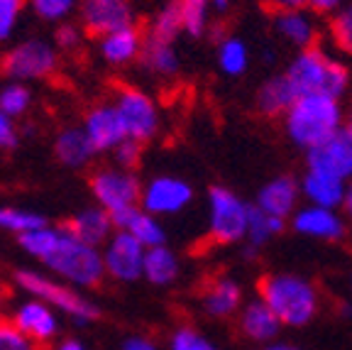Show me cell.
I'll return each mask as SVG.
<instances>
[{"label":"cell","mask_w":352,"mask_h":350,"mask_svg":"<svg viewBox=\"0 0 352 350\" xmlns=\"http://www.w3.org/2000/svg\"><path fill=\"white\" fill-rule=\"evenodd\" d=\"M257 291L279 321L289 326L308 323L318 309V294L314 287L292 274H267L257 282Z\"/></svg>","instance_id":"cell-1"},{"label":"cell","mask_w":352,"mask_h":350,"mask_svg":"<svg viewBox=\"0 0 352 350\" xmlns=\"http://www.w3.org/2000/svg\"><path fill=\"white\" fill-rule=\"evenodd\" d=\"M286 79L292 81L294 91L298 96H330L338 99L347 86V69L342 64L330 61L328 56L320 52L318 42L306 47L292 69L286 72Z\"/></svg>","instance_id":"cell-2"},{"label":"cell","mask_w":352,"mask_h":350,"mask_svg":"<svg viewBox=\"0 0 352 350\" xmlns=\"http://www.w3.org/2000/svg\"><path fill=\"white\" fill-rule=\"evenodd\" d=\"M44 265L50 269H54L56 274L66 277L69 282L78 287H98L103 282V277L108 274L105 269V260L94 245L78 240L76 236H72L69 230L61 225V236L56 247L50 252V258L44 260Z\"/></svg>","instance_id":"cell-3"},{"label":"cell","mask_w":352,"mask_h":350,"mask_svg":"<svg viewBox=\"0 0 352 350\" xmlns=\"http://www.w3.org/2000/svg\"><path fill=\"white\" fill-rule=\"evenodd\" d=\"M340 125V108L330 96H298L292 110L286 113L289 135L308 150L333 137Z\"/></svg>","instance_id":"cell-4"},{"label":"cell","mask_w":352,"mask_h":350,"mask_svg":"<svg viewBox=\"0 0 352 350\" xmlns=\"http://www.w3.org/2000/svg\"><path fill=\"white\" fill-rule=\"evenodd\" d=\"M91 192L100 208H105L110 218L127 214L132 208H140L142 201V186L132 172L120 169H96L88 179Z\"/></svg>","instance_id":"cell-5"},{"label":"cell","mask_w":352,"mask_h":350,"mask_svg":"<svg viewBox=\"0 0 352 350\" xmlns=\"http://www.w3.org/2000/svg\"><path fill=\"white\" fill-rule=\"evenodd\" d=\"M59 69V56L47 42L28 39L3 56L0 72L10 79H50Z\"/></svg>","instance_id":"cell-6"},{"label":"cell","mask_w":352,"mask_h":350,"mask_svg":"<svg viewBox=\"0 0 352 350\" xmlns=\"http://www.w3.org/2000/svg\"><path fill=\"white\" fill-rule=\"evenodd\" d=\"M17 285L25 291H30V294H34L39 301L61 309V311L78 318V321H94V318H98V309H96L94 304H88V301L83 299V296H78L74 289H69V287H64V285H56V282L42 277V274L17 272Z\"/></svg>","instance_id":"cell-7"},{"label":"cell","mask_w":352,"mask_h":350,"mask_svg":"<svg viewBox=\"0 0 352 350\" xmlns=\"http://www.w3.org/2000/svg\"><path fill=\"white\" fill-rule=\"evenodd\" d=\"M248 225V208L242 206L235 194H230L223 186L210 189V240L215 245H228V243L240 240Z\"/></svg>","instance_id":"cell-8"},{"label":"cell","mask_w":352,"mask_h":350,"mask_svg":"<svg viewBox=\"0 0 352 350\" xmlns=\"http://www.w3.org/2000/svg\"><path fill=\"white\" fill-rule=\"evenodd\" d=\"M118 115H120L125 135L138 143H147L149 137L157 132V108L142 91L130 86L118 88L116 101Z\"/></svg>","instance_id":"cell-9"},{"label":"cell","mask_w":352,"mask_h":350,"mask_svg":"<svg viewBox=\"0 0 352 350\" xmlns=\"http://www.w3.org/2000/svg\"><path fill=\"white\" fill-rule=\"evenodd\" d=\"M144 255H147V247L138 238L127 230H118V236L110 238L103 252L105 269L110 277L120 282H132L140 274H144Z\"/></svg>","instance_id":"cell-10"},{"label":"cell","mask_w":352,"mask_h":350,"mask_svg":"<svg viewBox=\"0 0 352 350\" xmlns=\"http://www.w3.org/2000/svg\"><path fill=\"white\" fill-rule=\"evenodd\" d=\"M308 169L314 174H323L342 181L352 176V140L342 132L323 140L320 145L308 150Z\"/></svg>","instance_id":"cell-11"},{"label":"cell","mask_w":352,"mask_h":350,"mask_svg":"<svg viewBox=\"0 0 352 350\" xmlns=\"http://www.w3.org/2000/svg\"><path fill=\"white\" fill-rule=\"evenodd\" d=\"M83 28L91 37H105L120 28L132 25V12L127 0H83Z\"/></svg>","instance_id":"cell-12"},{"label":"cell","mask_w":352,"mask_h":350,"mask_svg":"<svg viewBox=\"0 0 352 350\" xmlns=\"http://www.w3.org/2000/svg\"><path fill=\"white\" fill-rule=\"evenodd\" d=\"M83 130H86L96 152H105V150L118 147L127 137L120 115H118V108L108 103H98L88 110L86 121H83Z\"/></svg>","instance_id":"cell-13"},{"label":"cell","mask_w":352,"mask_h":350,"mask_svg":"<svg viewBox=\"0 0 352 350\" xmlns=\"http://www.w3.org/2000/svg\"><path fill=\"white\" fill-rule=\"evenodd\" d=\"M12 323L37 345L50 343L56 336V318L52 313V307L39 299L22 304L12 316Z\"/></svg>","instance_id":"cell-14"},{"label":"cell","mask_w":352,"mask_h":350,"mask_svg":"<svg viewBox=\"0 0 352 350\" xmlns=\"http://www.w3.org/2000/svg\"><path fill=\"white\" fill-rule=\"evenodd\" d=\"M188 201H191L188 184L179 179H169V176L154 179L142 194V203L149 214H174V211L186 206Z\"/></svg>","instance_id":"cell-15"},{"label":"cell","mask_w":352,"mask_h":350,"mask_svg":"<svg viewBox=\"0 0 352 350\" xmlns=\"http://www.w3.org/2000/svg\"><path fill=\"white\" fill-rule=\"evenodd\" d=\"M113 225L116 223H113L110 214L105 211V208L98 206V208H86V211H81L78 216H74L72 220H66L64 228L69 230L72 236H76L78 240L96 247L110 236Z\"/></svg>","instance_id":"cell-16"},{"label":"cell","mask_w":352,"mask_h":350,"mask_svg":"<svg viewBox=\"0 0 352 350\" xmlns=\"http://www.w3.org/2000/svg\"><path fill=\"white\" fill-rule=\"evenodd\" d=\"M144 37L138 28H120L116 32L100 37V52L110 64H125V61L135 59L138 54H142Z\"/></svg>","instance_id":"cell-17"},{"label":"cell","mask_w":352,"mask_h":350,"mask_svg":"<svg viewBox=\"0 0 352 350\" xmlns=\"http://www.w3.org/2000/svg\"><path fill=\"white\" fill-rule=\"evenodd\" d=\"M96 147L88 140L86 130H78V127H66L59 132L54 143V154L61 165L66 167H83L91 162Z\"/></svg>","instance_id":"cell-18"},{"label":"cell","mask_w":352,"mask_h":350,"mask_svg":"<svg viewBox=\"0 0 352 350\" xmlns=\"http://www.w3.org/2000/svg\"><path fill=\"white\" fill-rule=\"evenodd\" d=\"M201 299H204V307L210 316H232L235 309L240 307V287L230 279H210L201 291Z\"/></svg>","instance_id":"cell-19"},{"label":"cell","mask_w":352,"mask_h":350,"mask_svg":"<svg viewBox=\"0 0 352 350\" xmlns=\"http://www.w3.org/2000/svg\"><path fill=\"white\" fill-rule=\"evenodd\" d=\"M298 93L294 91L292 81L286 76H279V79H272L270 83H264L259 88V96H257V108L262 115L267 118H276L281 113H289L292 105L296 103Z\"/></svg>","instance_id":"cell-20"},{"label":"cell","mask_w":352,"mask_h":350,"mask_svg":"<svg viewBox=\"0 0 352 350\" xmlns=\"http://www.w3.org/2000/svg\"><path fill=\"white\" fill-rule=\"evenodd\" d=\"M113 223H116L118 230L132 233L144 247H157L164 243V230H162L160 223L149 216V211H142V208H132L127 214L113 218Z\"/></svg>","instance_id":"cell-21"},{"label":"cell","mask_w":352,"mask_h":350,"mask_svg":"<svg viewBox=\"0 0 352 350\" xmlns=\"http://www.w3.org/2000/svg\"><path fill=\"white\" fill-rule=\"evenodd\" d=\"M279 316L264 301L250 304L240 318V331L252 340H270L279 333Z\"/></svg>","instance_id":"cell-22"},{"label":"cell","mask_w":352,"mask_h":350,"mask_svg":"<svg viewBox=\"0 0 352 350\" xmlns=\"http://www.w3.org/2000/svg\"><path fill=\"white\" fill-rule=\"evenodd\" d=\"M294 203H296V181L289 176H281V179L267 184L259 194V208L276 218H284L294 208Z\"/></svg>","instance_id":"cell-23"},{"label":"cell","mask_w":352,"mask_h":350,"mask_svg":"<svg viewBox=\"0 0 352 350\" xmlns=\"http://www.w3.org/2000/svg\"><path fill=\"white\" fill-rule=\"evenodd\" d=\"M176 274H179V262H176L174 252L166 250L164 245L147 247V255H144V277L152 285H169V282L176 279Z\"/></svg>","instance_id":"cell-24"},{"label":"cell","mask_w":352,"mask_h":350,"mask_svg":"<svg viewBox=\"0 0 352 350\" xmlns=\"http://www.w3.org/2000/svg\"><path fill=\"white\" fill-rule=\"evenodd\" d=\"M296 230L308 233V236H318V238H340L342 236V223L336 216L325 211L323 206L311 208V211H303L296 216Z\"/></svg>","instance_id":"cell-25"},{"label":"cell","mask_w":352,"mask_h":350,"mask_svg":"<svg viewBox=\"0 0 352 350\" xmlns=\"http://www.w3.org/2000/svg\"><path fill=\"white\" fill-rule=\"evenodd\" d=\"M142 61L147 69H152V72H157V74H174L176 72V54H174V50H171V44L149 37V34L144 37Z\"/></svg>","instance_id":"cell-26"},{"label":"cell","mask_w":352,"mask_h":350,"mask_svg":"<svg viewBox=\"0 0 352 350\" xmlns=\"http://www.w3.org/2000/svg\"><path fill=\"white\" fill-rule=\"evenodd\" d=\"M303 189L311 198H314L318 206L328 208V206H336L338 201L342 198V184L338 179H330V176L323 174H314V172H308L306 181H303Z\"/></svg>","instance_id":"cell-27"},{"label":"cell","mask_w":352,"mask_h":350,"mask_svg":"<svg viewBox=\"0 0 352 350\" xmlns=\"http://www.w3.org/2000/svg\"><path fill=\"white\" fill-rule=\"evenodd\" d=\"M59 236H61V225L59 228L42 225V228L30 230V233L20 236V245L25 247L30 255H34V258H39L44 262V260L50 258V252L56 247V243H59Z\"/></svg>","instance_id":"cell-28"},{"label":"cell","mask_w":352,"mask_h":350,"mask_svg":"<svg viewBox=\"0 0 352 350\" xmlns=\"http://www.w3.org/2000/svg\"><path fill=\"white\" fill-rule=\"evenodd\" d=\"M184 28V17H182V3L179 0H171L169 6L164 8V10L157 15V20H154L152 25V32H149V37L154 39H162V42H169L179 34V30Z\"/></svg>","instance_id":"cell-29"},{"label":"cell","mask_w":352,"mask_h":350,"mask_svg":"<svg viewBox=\"0 0 352 350\" xmlns=\"http://www.w3.org/2000/svg\"><path fill=\"white\" fill-rule=\"evenodd\" d=\"M47 225V220L39 214L32 211H22V208H0V228L17 233V236H25L30 230H37Z\"/></svg>","instance_id":"cell-30"},{"label":"cell","mask_w":352,"mask_h":350,"mask_svg":"<svg viewBox=\"0 0 352 350\" xmlns=\"http://www.w3.org/2000/svg\"><path fill=\"white\" fill-rule=\"evenodd\" d=\"M276 17H279V30L289 39H294L296 44H303V47L316 44V32L298 12H279Z\"/></svg>","instance_id":"cell-31"},{"label":"cell","mask_w":352,"mask_h":350,"mask_svg":"<svg viewBox=\"0 0 352 350\" xmlns=\"http://www.w3.org/2000/svg\"><path fill=\"white\" fill-rule=\"evenodd\" d=\"M30 101H32V96L20 83H12V86H6L0 91V110L10 118H20V115L28 113Z\"/></svg>","instance_id":"cell-32"},{"label":"cell","mask_w":352,"mask_h":350,"mask_svg":"<svg viewBox=\"0 0 352 350\" xmlns=\"http://www.w3.org/2000/svg\"><path fill=\"white\" fill-rule=\"evenodd\" d=\"M250 214V233H252V240L254 243H262L272 236V233H279L284 228V218H276V216L264 214L262 208H248Z\"/></svg>","instance_id":"cell-33"},{"label":"cell","mask_w":352,"mask_h":350,"mask_svg":"<svg viewBox=\"0 0 352 350\" xmlns=\"http://www.w3.org/2000/svg\"><path fill=\"white\" fill-rule=\"evenodd\" d=\"M182 3V17H184V28L198 37L206 28V8H208V0H179Z\"/></svg>","instance_id":"cell-34"},{"label":"cell","mask_w":352,"mask_h":350,"mask_svg":"<svg viewBox=\"0 0 352 350\" xmlns=\"http://www.w3.org/2000/svg\"><path fill=\"white\" fill-rule=\"evenodd\" d=\"M330 34L336 39V44L342 52L352 54V3L330 22Z\"/></svg>","instance_id":"cell-35"},{"label":"cell","mask_w":352,"mask_h":350,"mask_svg":"<svg viewBox=\"0 0 352 350\" xmlns=\"http://www.w3.org/2000/svg\"><path fill=\"white\" fill-rule=\"evenodd\" d=\"M0 350H37V343H32L12 321H0Z\"/></svg>","instance_id":"cell-36"},{"label":"cell","mask_w":352,"mask_h":350,"mask_svg":"<svg viewBox=\"0 0 352 350\" xmlns=\"http://www.w3.org/2000/svg\"><path fill=\"white\" fill-rule=\"evenodd\" d=\"M42 20H61L76 8L78 0H30Z\"/></svg>","instance_id":"cell-37"},{"label":"cell","mask_w":352,"mask_h":350,"mask_svg":"<svg viewBox=\"0 0 352 350\" xmlns=\"http://www.w3.org/2000/svg\"><path fill=\"white\" fill-rule=\"evenodd\" d=\"M220 64L228 74H240L245 69V47L237 39L228 37L220 50Z\"/></svg>","instance_id":"cell-38"},{"label":"cell","mask_w":352,"mask_h":350,"mask_svg":"<svg viewBox=\"0 0 352 350\" xmlns=\"http://www.w3.org/2000/svg\"><path fill=\"white\" fill-rule=\"evenodd\" d=\"M142 145L144 143H138V140H130L125 137L120 145L116 147V157H118V165L122 169L132 172L135 167H140V159H142Z\"/></svg>","instance_id":"cell-39"},{"label":"cell","mask_w":352,"mask_h":350,"mask_svg":"<svg viewBox=\"0 0 352 350\" xmlns=\"http://www.w3.org/2000/svg\"><path fill=\"white\" fill-rule=\"evenodd\" d=\"M22 8H25V0H0V42L10 37Z\"/></svg>","instance_id":"cell-40"},{"label":"cell","mask_w":352,"mask_h":350,"mask_svg":"<svg viewBox=\"0 0 352 350\" xmlns=\"http://www.w3.org/2000/svg\"><path fill=\"white\" fill-rule=\"evenodd\" d=\"M171 350H215L208 340H204L193 329H179L171 338Z\"/></svg>","instance_id":"cell-41"},{"label":"cell","mask_w":352,"mask_h":350,"mask_svg":"<svg viewBox=\"0 0 352 350\" xmlns=\"http://www.w3.org/2000/svg\"><path fill=\"white\" fill-rule=\"evenodd\" d=\"M17 145V132L12 125V118L0 110V152L3 150H12Z\"/></svg>","instance_id":"cell-42"},{"label":"cell","mask_w":352,"mask_h":350,"mask_svg":"<svg viewBox=\"0 0 352 350\" xmlns=\"http://www.w3.org/2000/svg\"><path fill=\"white\" fill-rule=\"evenodd\" d=\"M78 42H81V34L74 25H61L56 30V44H59L61 50H76Z\"/></svg>","instance_id":"cell-43"},{"label":"cell","mask_w":352,"mask_h":350,"mask_svg":"<svg viewBox=\"0 0 352 350\" xmlns=\"http://www.w3.org/2000/svg\"><path fill=\"white\" fill-rule=\"evenodd\" d=\"M272 12L279 15V12H296L298 8L308 6V0H270Z\"/></svg>","instance_id":"cell-44"},{"label":"cell","mask_w":352,"mask_h":350,"mask_svg":"<svg viewBox=\"0 0 352 350\" xmlns=\"http://www.w3.org/2000/svg\"><path fill=\"white\" fill-rule=\"evenodd\" d=\"M338 3H340V0H308L311 10L318 12V15H328L330 10H336Z\"/></svg>","instance_id":"cell-45"},{"label":"cell","mask_w":352,"mask_h":350,"mask_svg":"<svg viewBox=\"0 0 352 350\" xmlns=\"http://www.w3.org/2000/svg\"><path fill=\"white\" fill-rule=\"evenodd\" d=\"M122 350H157V348H154V345L149 343V340H144V338H132V340H127Z\"/></svg>","instance_id":"cell-46"},{"label":"cell","mask_w":352,"mask_h":350,"mask_svg":"<svg viewBox=\"0 0 352 350\" xmlns=\"http://www.w3.org/2000/svg\"><path fill=\"white\" fill-rule=\"evenodd\" d=\"M54 350H86V348H83L78 340H64V343H59Z\"/></svg>","instance_id":"cell-47"},{"label":"cell","mask_w":352,"mask_h":350,"mask_svg":"<svg viewBox=\"0 0 352 350\" xmlns=\"http://www.w3.org/2000/svg\"><path fill=\"white\" fill-rule=\"evenodd\" d=\"M345 203H347V211H350V214H352V186H350V194H347Z\"/></svg>","instance_id":"cell-48"},{"label":"cell","mask_w":352,"mask_h":350,"mask_svg":"<svg viewBox=\"0 0 352 350\" xmlns=\"http://www.w3.org/2000/svg\"><path fill=\"white\" fill-rule=\"evenodd\" d=\"M215 6H218V8H220V10H223V8H226V6H228V0H215Z\"/></svg>","instance_id":"cell-49"},{"label":"cell","mask_w":352,"mask_h":350,"mask_svg":"<svg viewBox=\"0 0 352 350\" xmlns=\"http://www.w3.org/2000/svg\"><path fill=\"white\" fill-rule=\"evenodd\" d=\"M345 135H347V137H350V140H352V118H350V123H347V132H345Z\"/></svg>","instance_id":"cell-50"},{"label":"cell","mask_w":352,"mask_h":350,"mask_svg":"<svg viewBox=\"0 0 352 350\" xmlns=\"http://www.w3.org/2000/svg\"><path fill=\"white\" fill-rule=\"evenodd\" d=\"M270 350H298V348H286V345H276V348H270Z\"/></svg>","instance_id":"cell-51"}]
</instances>
